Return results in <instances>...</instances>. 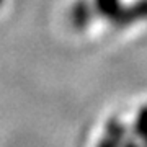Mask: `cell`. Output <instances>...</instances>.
Returning a JSON list of instances; mask_svg holds the SVG:
<instances>
[{
	"label": "cell",
	"mask_w": 147,
	"mask_h": 147,
	"mask_svg": "<svg viewBox=\"0 0 147 147\" xmlns=\"http://www.w3.org/2000/svg\"><path fill=\"white\" fill-rule=\"evenodd\" d=\"M124 136V127L121 123H116L115 119L106 126V139H103V144H119Z\"/></svg>",
	"instance_id": "obj_3"
},
{
	"label": "cell",
	"mask_w": 147,
	"mask_h": 147,
	"mask_svg": "<svg viewBox=\"0 0 147 147\" xmlns=\"http://www.w3.org/2000/svg\"><path fill=\"white\" fill-rule=\"evenodd\" d=\"M95 8L92 0H77L72 5L70 11H69V18H70V23L75 30H85V28L90 26V23L95 20Z\"/></svg>",
	"instance_id": "obj_1"
},
{
	"label": "cell",
	"mask_w": 147,
	"mask_h": 147,
	"mask_svg": "<svg viewBox=\"0 0 147 147\" xmlns=\"http://www.w3.org/2000/svg\"><path fill=\"white\" fill-rule=\"evenodd\" d=\"M3 3H5V0H0V8L3 7Z\"/></svg>",
	"instance_id": "obj_5"
},
{
	"label": "cell",
	"mask_w": 147,
	"mask_h": 147,
	"mask_svg": "<svg viewBox=\"0 0 147 147\" xmlns=\"http://www.w3.org/2000/svg\"><path fill=\"white\" fill-rule=\"evenodd\" d=\"M134 129H136L137 136L141 137L144 142H147V106H142L141 111L137 113Z\"/></svg>",
	"instance_id": "obj_4"
},
{
	"label": "cell",
	"mask_w": 147,
	"mask_h": 147,
	"mask_svg": "<svg viewBox=\"0 0 147 147\" xmlns=\"http://www.w3.org/2000/svg\"><path fill=\"white\" fill-rule=\"evenodd\" d=\"M92 3H93L96 16L110 21L113 26L116 25L121 11L124 8V2L123 0H92Z\"/></svg>",
	"instance_id": "obj_2"
}]
</instances>
